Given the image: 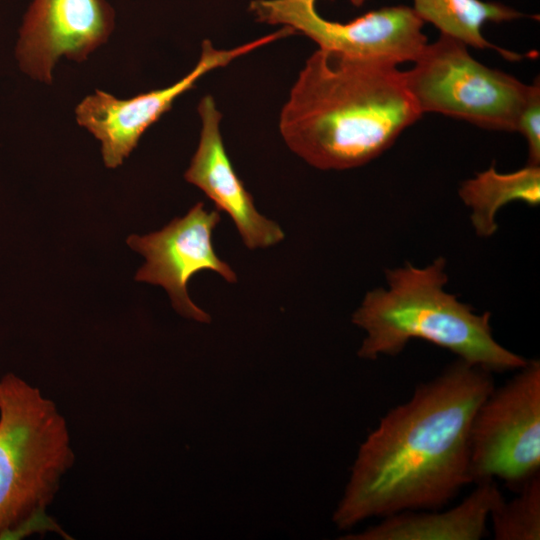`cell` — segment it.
Masks as SVG:
<instances>
[{
  "label": "cell",
  "instance_id": "1",
  "mask_svg": "<svg viewBox=\"0 0 540 540\" xmlns=\"http://www.w3.org/2000/svg\"><path fill=\"white\" fill-rule=\"evenodd\" d=\"M494 387L490 371L458 359L383 416L359 447L336 527L451 501L471 483V423Z\"/></svg>",
  "mask_w": 540,
  "mask_h": 540
},
{
  "label": "cell",
  "instance_id": "2",
  "mask_svg": "<svg viewBox=\"0 0 540 540\" xmlns=\"http://www.w3.org/2000/svg\"><path fill=\"white\" fill-rule=\"evenodd\" d=\"M421 115L397 65L318 49L290 90L279 129L309 165L345 170L381 155Z\"/></svg>",
  "mask_w": 540,
  "mask_h": 540
},
{
  "label": "cell",
  "instance_id": "3",
  "mask_svg": "<svg viewBox=\"0 0 540 540\" xmlns=\"http://www.w3.org/2000/svg\"><path fill=\"white\" fill-rule=\"evenodd\" d=\"M446 260L425 267L410 263L385 271L387 288H375L352 314L366 336L357 352L362 359L402 352L413 339L449 350L469 364L494 372L519 370L528 362L493 337L491 313L472 307L445 291Z\"/></svg>",
  "mask_w": 540,
  "mask_h": 540
},
{
  "label": "cell",
  "instance_id": "4",
  "mask_svg": "<svg viewBox=\"0 0 540 540\" xmlns=\"http://www.w3.org/2000/svg\"><path fill=\"white\" fill-rule=\"evenodd\" d=\"M75 455L55 403L14 374L0 381V539L59 531L46 515Z\"/></svg>",
  "mask_w": 540,
  "mask_h": 540
},
{
  "label": "cell",
  "instance_id": "5",
  "mask_svg": "<svg viewBox=\"0 0 540 540\" xmlns=\"http://www.w3.org/2000/svg\"><path fill=\"white\" fill-rule=\"evenodd\" d=\"M465 44L444 36L425 46L405 71L421 113H440L479 127L515 132L529 85L473 58Z\"/></svg>",
  "mask_w": 540,
  "mask_h": 540
},
{
  "label": "cell",
  "instance_id": "6",
  "mask_svg": "<svg viewBox=\"0 0 540 540\" xmlns=\"http://www.w3.org/2000/svg\"><path fill=\"white\" fill-rule=\"evenodd\" d=\"M469 451L471 483L498 478L518 491L539 476V360H528L483 400L471 423Z\"/></svg>",
  "mask_w": 540,
  "mask_h": 540
},
{
  "label": "cell",
  "instance_id": "7",
  "mask_svg": "<svg viewBox=\"0 0 540 540\" xmlns=\"http://www.w3.org/2000/svg\"><path fill=\"white\" fill-rule=\"evenodd\" d=\"M316 0H253L249 11L262 23L289 27L318 45L345 57L399 65L414 62L425 46L424 22L412 7L372 10L349 22L323 18Z\"/></svg>",
  "mask_w": 540,
  "mask_h": 540
},
{
  "label": "cell",
  "instance_id": "8",
  "mask_svg": "<svg viewBox=\"0 0 540 540\" xmlns=\"http://www.w3.org/2000/svg\"><path fill=\"white\" fill-rule=\"evenodd\" d=\"M293 34L291 28L281 27L268 35L231 49H218L206 39L202 42L201 55L196 65L177 82L129 99H119L105 91L96 90L76 106V120L100 141L106 167L116 168L135 149L145 131L169 111L176 99L191 90L205 74Z\"/></svg>",
  "mask_w": 540,
  "mask_h": 540
},
{
  "label": "cell",
  "instance_id": "9",
  "mask_svg": "<svg viewBox=\"0 0 540 540\" xmlns=\"http://www.w3.org/2000/svg\"><path fill=\"white\" fill-rule=\"evenodd\" d=\"M219 221L218 210L208 211L203 202H198L185 216L173 219L161 230L127 239L128 245L146 258L135 279L162 286L180 315L201 323H209L211 317L189 297L191 277L210 270L227 282L237 281L236 273L218 257L212 244Z\"/></svg>",
  "mask_w": 540,
  "mask_h": 540
},
{
  "label": "cell",
  "instance_id": "10",
  "mask_svg": "<svg viewBox=\"0 0 540 540\" xmlns=\"http://www.w3.org/2000/svg\"><path fill=\"white\" fill-rule=\"evenodd\" d=\"M115 17L107 0H32L16 47L20 69L37 81L51 84L61 57L85 61L108 41Z\"/></svg>",
  "mask_w": 540,
  "mask_h": 540
},
{
  "label": "cell",
  "instance_id": "11",
  "mask_svg": "<svg viewBox=\"0 0 540 540\" xmlns=\"http://www.w3.org/2000/svg\"><path fill=\"white\" fill-rule=\"evenodd\" d=\"M201 132L197 149L184 177L231 217L244 245L251 250L281 242L285 234L274 221L258 212L253 197L235 172L220 131L222 114L211 95L198 104Z\"/></svg>",
  "mask_w": 540,
  "mask_h": 540
},
{
  "label": "cell",
  "instance_id": "12",
  "mask_svg": "<svg viewBox=\"0 0 540 540\" xmlns=\"http://www.w3.org/2000/svg\"><path fill=\"white\" fill-rule=\"evenodd\" d=\"M476 485L460 504L445 512L395 513L374 526L340 539L479 540L486 533L490 512L504 497L494 480Z\"/></svg>",
  "mask_w": 540,
  "mask_h": 540
},
{
  "label": "cell",
  "instance_id": "13",
  "mask_svg": "<svg viewBox=\"0 0 540 540\" xmlns=\"http://www.w3.org/2000/svg\"><path fill=\"white\" fill-rule=\"evenodd\" d=\"M458 193L471 210L470 219L476 233L490 237L498 229L496 216L505 205L515 201L539 205L540 166L527 164L514 172L500 173L491 165L463 181Z\"/></svg>",
  "mask_w": 540,
  "mask_h": 540
},
{
  "label": "cell",
  "instance_id": "14",
  "mask_svg": "<svg viewBox=\"0 0 540 540\" xmlns=\"http://www.w3.org/2000/svg\"><path fill=\"white\" fill-rule=\"evenodd\" d=\"M412 8L423 22L433 24L440 35L466 46L494 49L511 61L523 58L521 54L490 43L482 33L487 22L500 23L526 17L504 4L482 0H413Z\"/></svg>",
  "mask_w": 540,
  "mask_h": 540
},
{
  "label": "cell",
  "instance_id": "15",
  "mask_svg": "<svg viewBox=\"0 0 540 540\" xmlns=\"http://www.w3.org/2000/svg\"><path fill=\"white\" fill-rule=\"evenodd\" d=\"M519 495L504 498L492 509L490 518L496 540L540 539V477L526 483Z\"/></svg>",
  "mask_w": 540,
  "mask_h": 540
},
{
  "label": "cell",
  "instance_id": "16",
  "mask_svg": "<svg viewBox=\"0 0 540 540\" xmlns=\"http://www.w3.org/2000/svg\"><path fill=\"white\" fill-rule=\"evenodd\" d=\"M526 140L528 165H540V83L539 77L532 84L518 113L515 132Z\"/></svg>",
  "mask_w": 540,
  "mask_h": 540
},
{
  "label": "cell",
  "instance_id": "17",
  "mask_svg": "<svg viewBox=\"0 0 540 540\" xmlns=\"http://www.w3.org/2000/svg\"><path fill=\"white\" fill-rule=\"evenodd\" d=\"M350 2H351L354 6L359 7V6H361V5L365 2V0H350Z\"/></svg>",
  "mask_w": 540,
  "mask_h": 540
}]
</instances>
